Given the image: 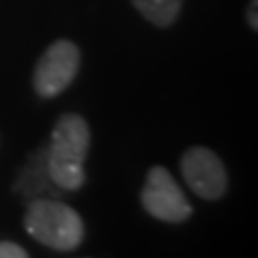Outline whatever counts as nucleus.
I'll return each mask as SVG.
<instances>
[{
	"label": "nucleus",
	"mask_w": 258,
	"mask_h": 258,
	"mask_svg": "<svg viewBox=\"0 0 258 258\" xmlns=\"http://www.w3.org/2000/svg\"><path fill=\"white\" fill-rule=\"evenodd\" d=\"M90 146L88 122L77 113H65L52 130L46 149V170L52 184L75 191L84 184V159Z\"/></svg>",
	"instance_id": "f257e3e1"
},
{
	"label": "nucleus",
	"mask_w": 258,
	"mask_h": 258,
	"mask_svg": "<svg viewBox=\"0 0 258 258\" xmlns=\"http://www.w3.org/2000/svg\"><path fill=\"white\" fill-rule=\"evenodd\" d=\"M25 230L38 243L54 250H73L81 245L84 226L69 205L52 199H38L25 212Z\"/></svg>",
	"instance_id": "f03ea898"
},
{
	"label": "nucleus",
	"mask_w": 258,
	"mask_h": 258,
	"mask_svg": "<svg viewBox=\"0 0 258 258\" xmlns=\"http://www.w3.org/2000/svg\"><path fill=\"white\" fill-rule=\"evenodd\" d=\"M142 205L153 218L163 222H184L191 216L187 197L163 166H153L148 172L142 189Z\"/></svg>",
	"instance_id": "7ed1b4c3"
},
{
	"label": "nucleus",
	"mask_w": 258,
	"mask_h": 258,
	"mask_svg": "<svg viewBox=\"0 0 258 258\" xmlns=\"http://www.w3.org/2000/svg\"><path fill=\"white\" fill-rule=\"evenodd\" d=\"M81 65V52L69 40H55L35 67V90L42 98H54L73 83Z\"/></svg>",
	"instance_id": "20e7f679"
},
{
	"label": "nucleus",
	"mask_w": 258,
	"mask_h": 258,
	"mask_svg": "<svg viewBox=\"0 0 258 258\" xmlns=\"http://www.w3.org/2000/svg\"><path fill=\"white\" fill-rule=\"evenodd\" d=\"M182 174L189 189L201 199L214 201L228 191V174L220 157L201 146L187 149L182 157Z\"/></svg>",
	"instance_id": "39448f33"
},
{
	"label": "nucleus",
	"mask_w": 258,
	"mask_h": 258,
	"mask_svg": "<svg viewBox=\"0 0 258 258\" xmlns=\"http://www.w3.org/2000/svg\"><path fill=\"white\" fill-rule=\"evenodd\" d=\"M140 14L159 27H168L180 14L182 0H132Z\"/></svg>",
	"instance_id": "423d86ee"
},
{
	"label": "nucleus",
	"mask_w": 258,
	"mask_h": 258,
	"mask_svg": "<svg viewBox=\"0 0 258 258\" xmlns=\"http://www.w3.org/2000/svg\"><path fill=\"white\" fill-rule=\"evenodd\" d=\"M27 250H23L16 243L0 241V258H27Z\"/></svg>",
	"instance_id": "0eeeda50"
},
{
	"label": "nucleus",
	"mask_w": 258,
	"mask_h": 258,
	"mask_svg": "<svg viewBox=\"0 0 258 258\" xmlns=\"http://www.w3.org/2000/svg\"><path fill=\"white\" fill-rule=\"evenodd\" d=\"M256 8H258V4H256V0H252L250 2V6H249V23H250V27L256 31L258 29V21H256Z\"/></svg>",
	"instance_id": "6e6552de"
}]
</instances>
